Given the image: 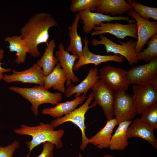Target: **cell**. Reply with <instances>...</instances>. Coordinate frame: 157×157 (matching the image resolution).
Returning <instances> with one entry per match:
<instances>
[{"label": "cell", "instance_id": "cell-5", "mask_svg": "<svg viewBox=\"0 0 157 157\" xmlns=\"http://www.w3.org/2000/svg\"><path fill=\"white\" fill-rule=\"evenodd\" d=\"M99 36L100 40L95 38L92 39L91 41L92 45L95 46L99 44L104 45L107 53L119 54L125 57L131 65L138 63L135 50L136 42L134 41L133 39L126 42L119 41V44L113 42L103 34L99 35Z\"/></svg>", "mask_w": 157, "mask_h": 157}, {"label": "cell", "instance_id": "cell-18", "mask_svg": "<svg viewBox=\"0 0 157 157\" xmlns=\"http://www.w3.org/2000/svg\"><path fill=\"white\" fill-rule=\"evenodd\" d=\"M126 135L128 138L134 137L140 138L148 141L156 150L157 149V140L153 130L139 118L135 119L130 126L128 127Z\"/></svg>", "mask_w": 157, "mask_h": 157}, {"label": "cell", "instance_id": "cell-31", "mask_svg": "<svg viewBox=\"0 0 157 157\" xmlns=\"http://www.w3.org/2000/svg\"><path fill=\"white\" fill-rule=\"evenodd\" d=\"M19 144L18 141L15 140L6 146H0V157H13L14 153L19 147Z\"/></svg>", "mask_w": 157, "mask_h": 157}, {"label": "cell", "instance_id": "cell-12", "mask_svg": "<svg viewBox=\"0 0 157 157\" xmlns=\"http://www.w3.org/2000/svg\"><path fill=\"white\" fill-rule=\"evenodd\" d=\"M132 96L137 114H141L147 108L157 101V91L150 84L134 85L132 87Z\"/></svg>", "mask_w": 157, "mask_h": 157}, {"label": "cell", "instance_id": "cell-8", "mask_svg": "<svg viewBox=\"0 0 157 157\" xmlns=\"http://www.w3.org/2000/svg\"><path fill=\"white\" fill-rule=\"evenodd\" d=\"M127 73L130 84H150L157 78V57L146 63L132 67Z\"/></svg>", "mask_w": 157, "mask_h": 157}, {"label": "cell", "instance_id": "cell-2", "mask_svg": "<svg viewBox=\"0 0 157 157\" xmlns=\"http://www.w3.org/2000/svg\"><path fill=\"white\" fill-rule=\"evenodd\" d=\"M54 128L50 124L40 122L39 125L35 126H30L22 124L20 128L13 131L16 134L28 135L32 137L31 141L26 142L29 151L26 157H29L33 149L42 143L51 142L55 145L57 149L63 147L61 139L65 133V131L61 129L55 130Z\"/></svg>", "mask_w": 157, "mask_h": 157}, {"label": "cell", "instance_id": "cell-24", "mask_svg": "<svg viewBox=\"0 0 157 157\" xmlns=\"http://www.w3.org/2000/svg\"><path fill=\"white\" fill-rule=\"evenodd\" d=\"M132 120L122 122L119 124L114 134L112 135L109 148L111 150H122L129 145L128 138L126 135L128 127Z\"/></svg>", "mask_w": 157, "mask_h": 157}, {"label": "cell", "instance_id": "cell-9", "mask_svg": "<svg viewBox=\"0 0 157 157\" xmlns=\"http://www.w3.org/2000/svg\"><path fill=\"white\" fill-rule=\"evenodd\" d=\"M127 13L137 24V41L135 49L136 55L143 50L148 40L157 34V22L143 19L133 9Z\"/></svg>", "mask_w": 157, "mask_h": 157}, {"label": "cell", "instance_id": "cell-27", "mask_svg": "<svg viewBox=\"0 0 157 157\" xmlns=\"http://www.w3.org/2000/svg\"><path fill=\"white\" fill-rule=\"evenodd\" d=\"M132 8L143 19L149 20L152 18L157 21V8L145 6L135 0H129L126 1Z\"/></svg>", "mask_w": 157, "mask_h": 157}, {"label": "cell", "instance_id": "cell-16", "mask_svg": "<svg viewBox=\"0 0 157 157\" xmlns=\"http://www.w3.org/2000/svg\"><path fill=\"white\" fill-rule=\"evenodd\" d=\"M55 55L61 68L67 76L66 85L68 86L72 83V82L73 83L78 82L79 78L74 74L73 68L75 61L78 59L79 57L70 54L65 50L64 46L61 42L59 45L58 50L55 52Z\"/></svg>", "mask_w": 157, "mask_h": 157}, {"label": "cell", "instance_id": "cell-25", "mask_svg": "<svg viewBox=\"0 0 157 157\" xmlns=\"http://www.w3.org/2000/svg\"><path fill=\"white\" fill-rule=\"evenodd\" d=\"M80 19L78 13L76 14L71 26H69L68 35L70 38L69 45L66 50L79 58L81 55L83 49L81 38L77 31L78 24Z\"/></svg>", "mask_w": 157, "mask_h": 157}, {"label": "cell", "instance_id": "cell-28", "mask_svg": "<svg viewBox=\"0 0 157 157\" xmlns=\"http://www.w3.org/2000/svg\"><path fill=\"white\" fill-rule=\"evenodd\" d=\"M147 44V48L136 54L138 60L148 62L157 57V34L152 37Z\"/></svg>", "mask_w": 157, "mask_h": 157}, {"label": "cell", "instance_id": "cell-32", "mask_svg": "<svg viewBox=\"0 0 157 157\" xmlns=\"http://www.w3.org/2000/svg\"><path fill=\"white\" fill-rule=\"evenodd\" d=\"M55 145L49 142L43 143V149L40 154L37 157H53V151Z\"/></svg>", "mask_w": 157, "mask_h": 157}, {"label": "cell", "instance_id": "cell-10", "mask_svg": "<svg viewBox=\"0 0 157 157\" xmlns=\"http://www.w3.org/2000/svg\"><path fill=\"white\" fill-rule=\"evenodd\" d=\"M115 94L113 115L115 116L117 124L132 121L137 114L132 96L124 91L115 92Z\"/></svg>", "mask_w": 157, "mask_h": 157}, {"label": "cell", "instance_id": "cell-1", "mask_svg": "<svg viewBox=\"0 0 157 157\" xmlns=\"http://www.w3.org/2000/svg\"><path fill=\"white\" fill-rule=\"evenodd\" d=\"M58 26L53 16L50 13H41L32 16L20 30V35L31 56L39 57L40 53L38 46L42 43L48 44L49 30L51 27Z\"/></svg>", "mask_w": 157, "mask_h": 157}, {"label": "cell", "instance_id": "cell-14", "mask_svg": "<svg viewBox=\"0 0 157 157\" xmlns=\"http://www.w3.org/2000/svg\"><path fill=\"white\" fill-rule=\"evenodd\" d=\"M80 19L83 24V29L86 34L91 33L94 27L104 22H110L113 21L124 20L129 24L134 23L135 20L131 19L128 17L117 16L112 17L96 12H93L87 10L78 12Z\"/></svg>", "mask_w": 157, "mask_h": 157}, {"label": "cell", "instance_id": "cell-23", "mask_svg": "<svg viewBox=\"0 0 157 157\" xmlns=\"http://www.w3.org/2000/svg\"><path fill=\"white\" fill-rule=\"evenodd\" d=\"M56 47L54 40H51L47 45L43 55L36 63L42 68L44 76L49 74L58 63L57 58L53 54Z\"/></svg>", "mask_w": 157, "mask_h": 157}, {"label": "cell", "instance_id": "cell-4", "mask_svg": "<svg viewBox=\"0 0 157 157\" xmlns=\"http://www.w3.org/2000/svg\"><path fill=\"white\" fill-rule=\"evenodd\" d=\"M93 99L94 94L92 92L89 94L88 99L82 105L70 113L52 120L50 123L54 128L69 122H72L77 126L81 132L82 143L80 149L82 151L85 149L89 143V139L87 137L85 134V115L89 108H94L97 106L94 103L90 106H89Z\"/></svg>", "mask_w": 157, "mask_h": 157}, {"label": "cell", "instance_id": "cell-21", "mask_svg": "<svg viewBox=\"0 0 157 157\" xmlns=\"http://www.w3.org/2000/svg\"><path fill=\"white\" fill-rule=\"evenodd\" d=\"M67 79V76L58 63L53 70L44 77V86L49 90L52 88L61 93H65V83Z\"/></svg>", "mask_w": 157, "mask_h": 157}, {"label": "cell", "instance_id": "cell-29", "mask_svg": "<svg viewBox=\"0 0 157 157\" xmlns=\"http://www.w3.org/2000/svg\"><path fill=\"white\" fill-rule=\"evenodd\" d=\"M140 120L153 131L157 128V103L147 108L141 114Z\"/></svg>", "mask_w": 157, "mask_h": 157}, {"label": "cell", "instance_id": "cell-11", "mask_svg": "<svg viewBox=\"0 0 157 157\" xmlns=\"http://www.w3.org/2000/svg\"><path fill=\"white\" fill-rule=\"evenodd\" d=\"M93 30L91 33L92 36L109 33L121 39L124 40L127 36L137 38L136 23L123 24L117 22L115 23L102 22L95 26Z\"/></svg>", "mask_w": 157, "mask_h": 157}, {"label": "cell", "instance_id": "cell-30", "mask_svg": "<svg viewBox=\"0 0 157 157\" xmlns=\"http://www.w3.org/2000/svg\"><path fill=\"white\" fill-rule=\"evenodd\" d=\"M99 2V0H72L70 9L73 13L87 10L92 12L96 10Z\"/></svg>", "mask_w": 157, "mask_h": 157}, {"label": "cell", "instance_id": "cell-15", "mask_svg": "<svg viewBox=\"0 0 157 157\" xmlns=\"http://www.w3.org/2000/svg\"><path fill=\"white\" fill-rule=\"evenodd\" d=\"M83 40L84 44L82 53L78 60L75 63L73 70L77 71L82 66L90 64H93L97 66L102 63L108 61H114L119 63L123 62L124 58L119 55H102L93 53L89 49L88 38H85Z\"/></svg>", "mask_w": 157, "mask_h": 157}, {"label": "cell", "instance_id": "cell-22", "mask_svg": "<svg viewBox=\"0 0 157 157\" xmlns=\"http://www.w3.org/2000/svg\"><path fill=\"white\" fill-rule=\"evenodd\" d=\"M117 122L115 119H112L107 121L105 126L95 135L89 139L91 143L99 149L109 147L113 130Z\"/></svg>", "mask_w": 157, "mask_h": 157}, {"label": "cell", "instance_id": "cell-33", "mask_svg": "<svg viewBox=\"0 0 157 157\" xmlns=\"http://www.w3.org/2000/svg\"><path fill=\"white\" fill-rule=\"evenodd\" d=\"M4 51L2 49H0V87H1L0 81L3 80L4 73L10 72V68H5L2 67L1 65L4 63H1V61L4 57Z\"/></svg>", "mask_w": 157, "mask_h": 157}, {"label": "cell", "instance_id": "cell-7", "mask_svg": "<svg viewBox=\"0 0 157 157\" xmlns=\"http://www.w3.org/2000/svg\"><path fill=\"white\" fill-rule=\"evenodd\" d=\"M94 101L102 108L108 120L113 119L115 99V91L100 79L92 87Z\"/></svg>", "mask_w": 157, "mask_h": 157}, {"label": "cell", "instance_id": "cell-13", "mask_svg": "<svg viewBox=\"0 0 157 157\" xmlns=\"http://www.w3.org/2000/svg\"><path fill=\"white\" fill-rule=\"evenodd\" d=\"M44 76L42 68L35 63L25 70L19 71L13 70L10 75L4 74L3 80L8 83L19 82L44 85Z\"/></svg>", "mask_w": 157, "mask_h": 157}, {"label": "cell", "instance_id": "cell-34", "mask_svg": "<svg viewBox=\"0 0 157 157\" xmlns=\"http://www.w3.org/2000/svg\"><path fill=\"white\" fill-rule=\"evenodd\" d=\"M150 84L152 88L157 91V78L155 79Z\"/></svg>", "mask_w": 157, "mask_h": 157}, {"label": "cell", "instance_id": "cell-35", "mask_svg": "<svg viewBox=\"0 0 157 157\" xmlns=\"http://www.w3.org/2000/svg\"><path fill=\"white\" fill-rule=\"evenodd\" d=\"M75 157H83L82 156L81 154L80 153H78V155L77 156H76ZM103 157H115L111 155H108L104 156Z\"/></svg>", "mask_w": 157, "mask_h": 157}, {"label": "cell", "instance_id": "cell-26", "mask_svg": "<svg viewBox=\"0 0 157 157\" xmlns=\"http://www.w3.org/2000/svg\"><path fill=\"white\" fill-rule=\"evenodd\" d=\"M5 41L9 44L8 47L9 51L16 53L17 57L15 62L18 64L24 63L26 60L28 48L21 35H14L6 38Z\"/></svg>", "mask_w": 157, "mask_h": 157}, {"label": "cell", "instance_id": "cell-3", "mask_svg": "<svg viewBox=\"0 0 157 157\" xmlns=\"http://www.w3.org/2000/svg\"><path fill=\"white\" fill-rule=\"evenodd\" d=\"M8 89L20 95L30 102L32 111L36 116L39 114L38 108L40 105L49 104L55 105L63 98L61 93H52L44 85H38L29 88L11 86Z\"/></svg>", "mask_w": 157, "mask_h": 157}, {"label": "cell", "instance_id": "cell-17", "mask_svg": "<svg viewBox=\"0 0 157 157\" xmlns=\"http://www.w3.org/2000/svg\"><path fill=\"white\" fill-rule=\"evenodd\" d=\"M98 69L96 66L90 68L85 79L80 83L76 85L71 83L65 89V94L66 98L70 97L74 94L75 98L78 97L82 94L87 93L88 90L99 79L98 74Z\"/></svg>", "mask_w": 157, "mask_h": 157}, {"label": "cell", "instance_id": "cell-19", "mask_svg": "<svg viewBox=\"0 0 157 157\" xmlns=\"http://www.w3.org/2000/svg\"><path fill=\"white\" fill-rule=\"evenodd\" d=\"M86 95L83 94L72 100L62 103L58 102L52 108H44L42 110V113L54 118L62 117L63 115L72 112L78 105L82 104L86 98Z\"/></svg>", "mask_w": 157, "mask_h": 157}, {"label": "cell", "instance_id": "cell-20", "mask_svg": "<svg viewBox=\"0 0 157 157\" xmlns=\"http://www.w3.org/2000/svg\"><path fill=\"white\" fill-rule=\"evenodd\" d=\"M132 9L124 0H99L96 12L112 17L121 15Z\"/></svg>", "mask_w": 157, "mask_h": 157}, {"label": "cell", "instance_id": "cell-6", "mask_svg": "<svg viewBox=\"0 0 157 157\" xmlns=\"http://www.w3.org/2000/svg\"><path fill=\"white\" fill-rule=\"evenodd\" d=\"M100 79L115 92L126 91L129 85L127 71L119 67L105 66L99 71Z\"/></svg>", "mask_w": 157, "mask_h": 157}]
</instances>
